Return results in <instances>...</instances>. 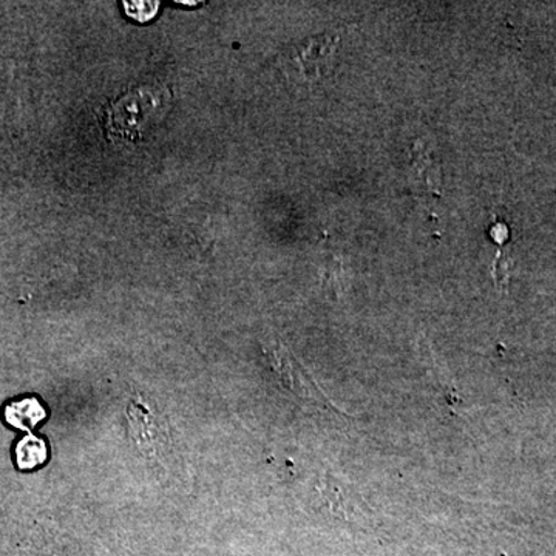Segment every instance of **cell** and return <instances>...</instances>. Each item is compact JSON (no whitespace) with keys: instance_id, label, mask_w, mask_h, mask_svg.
Segmentation results:
<instances>
[{"instance_id":"6da1fadb","label":"cell","mask_w":556,"mask_h":556,"mask_svg":"<svg viewBox=\"0 0 556 556\" xmlns=\"http://www.w3.org/2000/svg\"><path fill=\"white\" fill-rule=\"evenodd\" d=\"M172 104L169 89L144 84L124 91L105 109V130L116 144L134 146L160 123Z\"/></svg>"},{"instance_id":"7a4b0ae2","label":"cell","mask_w":556,"mask_h":556,"mask_svg":"<svg viewBox=\"0 0 556 556\" xmlns=\"http://www.w3.org/2000/svg\"><path fill=\"white\" fill-rule=\"evenodd\" d=\"M129 433L139 455L149 460H161L170 447L169 430L163 417L141 396H135L127 405Z\"/></svg>"},{"instance_id":"3957f363","label":"cell","mask_w":556,"mask_h":556,"mask_svg":"<svg viewBox=\"0 0 556 556\" xmlns=\"http://www.w3.org/2000/svg\"><path fill=\"white\" fill-rule=\"evenodd\" d=\"M339 36L334 33L317 36L291 49L285 58V68L289 75L303 80L320 79L331 68Z\"/></svg>"},{"instance_id":"277c9868","label":"cell","mask_w":556,"mask_h":556,"mask_svg":"<svg viewBox=\"0 0 556 556\" xmlns=\"http://www.w3.org/2000/svg\"><path fill=\"white\" fill-rule=\"evenodd\" d=\"M5 419L10 426L30 431L40 420L46 419V409L39 404L38 399L27 397L9 405L5 409Z\"/></svg>"},{"instance_id":"5b68a950","label":"cell","mask_w":556,"mask_h":556,"mask_svg":"<svg viewBox=\"0 0 556 556\" xmlns=\"http://www.w3.org/2000/svg\"><path fill=\"white\" fill-rule=\"evenodd\" d=\"M47 445L40 438L28 434L22 439L16 448L17 464L24 470H30L38 466H42L47 460Z\"/></svg>"},{"instance_id":"8992f818","label":"cell","mask_w":556,"mask_h":556,"mask_svg":"<svg viewBox=\"0 0 556 556\" xmlns=\"http://www.w3.org/2000/svg\"><path fill=\"white\" fill-rule=\"evenodd\" d=\"M127 16L134 20L146 22L152 20L159 11V2H124Z\"/></svg>"}]
</instances>
